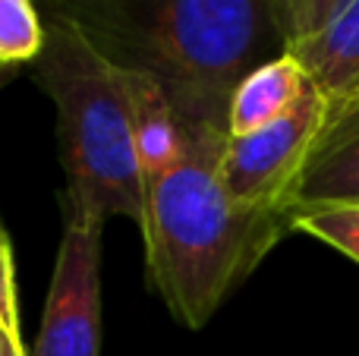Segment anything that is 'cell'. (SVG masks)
Returning a JSON list of instances; mask_svg holds the SVG:
<instances>
[{
  "instance_id": "6da1fadb",
  "label": "cell",
  "mask_w": 359,
  "mask_h": 356,
  "mask_svg": "<svg viewBox=\"0 0 359 356\" xmlns=\"http://www.w3.org/2000/svg\"><path fill=\"white\" fill-rule=\"evenodd\" d=\"M227 132L189 130L183 158L145 180V268L183 328L208 325L221 303L290 231V212L243 208L217 174Z\"/></svg>"
},
{
  "instance_id": "277c9868",
  "label": "cell",
  "mask_w": 359,
  "mask_h": 356,
  "mask_svg": "<svg viewBox=\"0 0 359 356\" xmlns=\"http://www.w3.org/2000/svg\"><path fill=\"white\" fill-rule=\"evenodd\" d=\"M325 120L328 101L309 82L297 104L278 120L224 139L217 174L230 199L259 212H290L293 189Z\"/></svg>"
},
{
  "instance_id": "2e32d148",
  "label": "cell",
  "mask_w": 359,
  "mask_h": 356,
  "mask_svg": "<svg viewBox=\"0 0 359 356\" xmlns=\"http://www.w3.org/2000/svg\"><path fill=\"white\" fill-rule=\"evenodd\" d=\"M356 101H359V95H356Z\"/></svg>"
},
{
  "instance_id": "5bb4252c",
  "label": "cell",
  "mask_w": 359,
  "mask_h": 356,
  "mask_svg": "<svg viewBox=\"0 0 359 356\" xmlns=\"http://www.w3.org/2000/svg\"><path fill=\"white\" fill-rule=\"evenodd\" d=\"M0 356H32L29 350H25L22 341H10L0 334Z\"/></svg>"
},
{
  "instance_id": "8fae6325",
  "label": "cell",
  "mask_w": 359,
  "mask_h": 356,
  "mask_svg": "<svg viewBox=\"0 0 359 356\" xmlns=\"http://www.w3.org/2000/svg\"><path fill=\"white\" fill-rule=\"evenodd\" d=\"M290 231L309 233V237L334 246L337 252L359 262V202L290 208Z\"/></svg>"
},
{
  "instance_id": "3957f363",
  "label": "cell",
  "mask_w": 359,
  "mask_h": 356,
  "mask_svg": "<svg viewBox=\"0 0 359 356\" xmlns=\"http://www.w3.org/2000/svg\"><path fill=\"white\" fill-rule=\"evenodd\" d=\"M38 82L57 107V142L67 170V214L104 224H142L145 183L133 139V107L123 63L69 16L48 22Z\"/></svg>"
},
{
  "instance_id": "5b68a950",
  "label": "cell",
  "mask_w": 359,
  "mask_h": 356,
  "mask_svg": "<svg viewBox=\"0 0 359 356\" xmlns=\"http://www.w3.org/2000/svg\"><path fill=\"white\" fill-rule=\"evenodd\" d=\"M101 231V221L67 214L32 356H98Z\"/></svg>"
},
{
  "instance_id": "9c48e42d",
  "label": "cell",
  "mask_w": 359,
  "mask_h": 356,
  "mask_svg": "<svg viewBox=\"0 0 359 356\" xmlns=\"http://www.w3.org/2000/svg\"><path fill=\"white\" fill-rule=\"evenodd\" d=\"M309 79L299 69L290 54H280L274 60L255 67L243 82L233 88L227 104V136H243L259 126L278 120L299 101Z\"/></svg>"
},
{
  "instance_id": "9a60e30c",
  "label": "cell",
  "mask_w": 359,
  "mask_h": 356,
  "mask_svg": "<svg viewBox=\"0 0 359 356\" xmlns=\"http://www.w3.org/2000/svg\"><path fill=\"white\" fill-rule=\"evenodd\" d=\"M6 76H10V69H4V67H0V85H4V82H6Z\"/></svg>"
},
{
  "instance_id": "ba28073f",
  "label": "cell",
  "mask_w": 359,
  "mask_h": 356,
  "mask_svg": "<svg viewBox=\"0 0 359 356\" xmlns=\"http://www.w3.org/2000/svg\"><path fill=\"white\" fill-rule=\"evenodd\" d=\"M123 79L133 107V139H136V158L142 170V183L168 170L183 158L189 145V130L174 111L164 88L149 73L123 63Z\"/></svg>"
},
{
  "instance_id": "7c38bea8",
  "label": "cell",
  "mask_w": 359,
  "mask_h": 356,
  "mask_svg": "<svg viewBox=\"0 0 359 356\" xmlns=\"http://www.w3.org/2000/svg\"><path fill=\"white\" fill-rule=\"evenodd\" d=\"M0 334L10 341H22L16 300V262H13V246L4 231H0Z\"/></svg>"
},
{
  "instance_id": "4fadbf2b",
  "label": "cell",
  "mask_w": 359,
  "mask_h": 356,
  "mask_svg": "<svg viewBox=\"0 0 359 356\" xmlns=\"http://www.w3.org/2000/svg\"><path fill=\"white\" fill-rule=\"evenodd\" d=\"M347 0H284V25H287V38H303L312 29L325 22L337 6H344ZM287 41V44H290Z\"/></svg>"
},
{
  "instance_id": "52a82bcc",
  "label": "cell",
  "mask_w": 359,
  "mask_h": 356,
  "mask_svg": "<svg viewBox=\"0 0 359 356\" xmlns=\"http://www.w3.org/2000/svg\"><path fill=\"white\" fill-rule=\"evenodd\" d=\"M287 54L306 79L325 95L328 107H344L359 95V0L337 6L318 29L293 38Z\"/></svg>"
},
{
  "instance_id": "7a4b0ae2",
  "label": "cell",
  "mask_w": 359,
  "mask_h": 356,
  "mask_svg": "<svg viewBox=\"0 0 359 356\" xmlns=\"http://www.w3.org/2000/svg\"><path fill=\"white\" fill-rule=\"evenodd\" d=\"M126 48L186 130L227 132L233 88L287 54L284 0H126Z\"/></svg>"
},
{
  "instance_id": "8992f818",
  "label": "cell",
  "mask_w": 359,
  "mask_h": 356,
  "mask_svg": "<svg viewBox=\"0 0 359 356\" xmlns=\"http://www.w3.org/2000/svg\"><path fill=\"white\" fill-rule=\"evenodd\" d=\"M337 202H359V101L328 107V120L297 180L290 208Z\"/></svg>"
},
{
  "instance_id": "30bf717a",
  "label": "cell",
  "mask_w": 359,
  "mask_h": 356,
  "mask_svg": "<svg viewBox=\"0 0 359 356\" xmlns=\"http://www.w3.org/2000/svg\"><path fill=\"white\" fill-rule=\"evenodd\" d=\"M48 25L35 0H0V67L13 69L41 57Z\"/></svg>"
}]
</instances>
